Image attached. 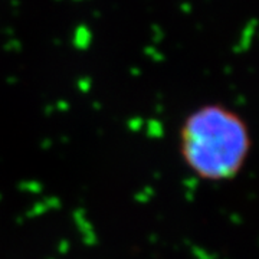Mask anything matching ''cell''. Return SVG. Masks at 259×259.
Masks as SVG:
<instances>
[{
  "instance_id": "cell-1",
  "label": "cell",
  "mask_w": 259,
  "mask_h": 259,
  "mask_svg": "<svg viewBox=\"0 0 259 259\" xmlns=\"http://www.w3.org/2000/svg\"><path fill=\"white\" fill-rule=\"evenodd\" d=\"M186 167L206 182H228L245 167L252 150L246 121L222 104H206L190 112L179 133Z\"/></svg>"
}]
</instances>
